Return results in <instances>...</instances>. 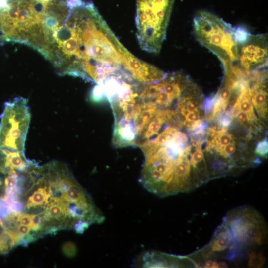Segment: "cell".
Returning a JSON list of instances; mask_svg holds the SVG:
<instances>
[{"instance_id":"e0dca14e","label":"cell","mask_w":268,"mask_h":268,"mask_svg":"<svg viewBox=\"0 0 268 268\" xmlns=\"http://www.w3.org/2000/svg\"><path fill=\"white\" fill-rule=\"evenodd\" d=\"M30 229V228L27 225L20 223L18 224L17 227V231L19 237L21 239V241L22 238H26L28 236Z\"/></svg>"},{"instance_id":"3957f363","label":"cell","mask_w":268,"mask_h":268,"mask_svg":"<svg viewBox=\"0 0 268 268\" xmlns=\"http://www.w3.org/2000/svg\"><path fill=\"white\" fill-rule=\"evenodd\" d=\"M222 222L231 239L232 261L244 257L251 249L266 242L267 228L262 215L252 207H239L229 211Z\"/></svg>"},{"instance_id":"8fae6325","label":"cell","mask_w":268,"mask_h":268,"mask_svg":"<svg viewBox=\"0 0 268 268\" xmlns=\"http://www.w3.org/2000/svg\"><path fill=\"white\" fill-rule=\"evenodd\" d=\"M164 122L170 127L176 129H180L183 125L177 111L173 110L165 109L160 110Z\"/></svg>"},{"instance_id":"9a60e30c","label":"cell","mask_w":268,"mask_h":268,"mask_svg":"<svg viewBox=\"0 0 268 268\" xmlns=\"http://www.w3.org/2000/svg\"><path fill=\"white\" fill-rule=\"evenodd\" d=\"M62 253L67 257H72L75 255L76 249L74 244L70 242H66L62 246Z\"/></svg>"},{"instance_id":"9c48e42d","label":"cell","mask_w":268,"mask_h":268,"mask_svg":"<svg viewBox=\"0 0 268 268\" xmlns=\"http://www.w3.org/2000/svg\"><path fill=\"white\" fill-rule=\"evenodd\" d=\"M157 106L152 102H142L133 118L136 135L138 137L157 112Z\"/></svg>"},{"instance_id":"30bf717a","label":"cell","mask_w":268,"mask_h":268,"mask_svg":"<svg viewBox=\"0 0 268 268\" xmlns=\"http://www.w3.org/2000/svg\"><path fill=\"white\" fill-rule=\"evenodd\" d=\"M165 123L160 111L157 112L148 123L142 133L139 135L140 140L136 142L135 145L146 141L156 134H158L159 131Z\"/></svg>"},{"instance_id":"4fadbf2b","label":"cell","mask_w":268,"mask_h":268,"mask_svg":"<svg viewBox=\"0 0 268 268\" xmlns=\"http://www.w3.org/2000/svg\"><path fill=\"white\" fill-rule=\"evenodd\" d=\"M268 152V142L267 138L259 141L254 149V153L258 157L266 158Z\"/></svg>"},{"instance_id":"2e32d148","label":"cell","mask_w":268,"mask_h":268,"mask_svg":"<svg viewBox=\"0 0 268 268\" xmlns=\"http://www.w3.org/2000/svg\"><path fill=\"white\" fill-rule=\"evenodd\" d=\"M18 223L28 226L30 229L32 223V214L19 213L17 219Z\"/></svg>"},{"instance_id":"5bb4252c","label":"cell","mask_w":268,"mask_h":268,"mask_svg":"<svg viewBox=\"0 0 268 268\" xmlns=\"http://www.w3.org/2000/svg\"><path fill=\"white\" fill-rule=\"evenodd\" d=\"M218 126L222 128H227L231 124L233 119L231 115L226 111L220 114L215 119Z\"/></svg>"},{"instance_id":"5b68a950","label":"cell","mask_w":268,"mask_h":268,"mask_svg":"<svg viewBox=\"0 0 268 268\" xmlns=\"http://www.w3.org/2000/svg\"><path fill=\"white\" fill-rule=\"evenodd\" d=\"M30 121L29 107L25 98H17L7 103L0 127V149L24 152Z\"/></svg>"},{"instance_id":"7c38bea8","label":"cell","mask_w":268,"mask_h":268,"mask_svg":"<svg viewBox=\"0 0 268 268\" xmlns=\"http://www.w3.org/2000/svg\"><path fill=\"white\" fill-rule=\"evenodd\" d=\"M266 258L262 253L258 251H251L248 254L247 266L249 267L260 268L263 266Z\"/></svg>"},{"instance_id":"7a4b0ae2","label":"cell","mask_w":268,"mask_h":268,"mask_svg":"<svg viewBox=\"0 0 268 268\" xmlns=\"http://www.w3.org/2000/svg\"><path fill=\"white\" fill-rule=\"evenodd\" d=\"M196 39L215 54L224 69L237 66L239 43L236 28L206 11H199L193 19Z\"/></svg>"},{"instance_id":"277c9868","label":"cell","mask_w":268,"mask_h":268,"mask_svg":"<svg viewBox=\"0 0 268 268\" xmlns=\"http://www.w3.org/2000/svg\"><path fill=\"white\" fill-rule=\"evenodd\" d=\"M174 0H136V35L142 50L152 53L160 51Z\"/></svg>"},{"instance_id":"d6986e66","label":"cell","mask_w":268,"mask_h":268,"mask_svg":"<svg viewBox=\"0 0 268 268\" xmlns=\"http://www.w3.org/2000/svg\"><path fill=\"white\" fill-rule=\"evenodd\" d=\"M43 3H47L50 0H36Z\"/></svg>"},{"instance_id":"52a82bcc","label":"cell","mask_w":268,"mask_h":268,"mask_svg":"<svg viewBox=\"0 0 268 268\" xmlns=\"http://www.w3.org/2000/svg\"><path fill=\"white\" fill-rule=\"evenodd\" d=\"M141 265L143 267H184L196 266L194 261L188 256H180L159 252H148L143 256Z\"/></svg>"},{"instance_id":"8992f818","label":"cell","mask_w":268,"mask_h":268,"mask_svg":"<svg viewBox=\"0 0 268 268\" xmlns=\"http://www.w3.org/2000/svg\"><path fill=\"white\" fill-rule=\"evenodd\" d=\"M237 67L249 75L253 71L266 68L268 38L266 34L253 35L247 32L238 40Z\"/></svg>"},{"instance_id":"ac0fdd59","label":"cell","mask_w":268,"mask_h":268,"mask_svg":"<svg viewBox=\"0 0 268 268\" xmlns=\"http://www.w3.org/2000/svg\"><path fill=\"white\" fill-rule=\"evenodd\" d=\"M10 0H0V11L6 8L9 3Z\"/></svg>"},{"instance_id":"6da1fadb","label":"cell","mask_w":268,"mask_h":268,"mask_svg":"<svg viewBox=\"0 0 268 268\" xmlns=\"http://www.w3.org/2000/svg\"><path fill=\"white\" fill-rule=\"evenodd\" d=\"M45 18L41 53L60 73L98 84L122 66L127 50L92 2L78 0Z\"/></svg>"},{"instance_id":"ba28073f","label":"cell","mask_w":268,"mask_h":268,"mask_svg":"<svg viewBox=\"0 0 268 268\" xmlns=\"http://www.w3.org/2000/svg\"><path fill=\"white\" fill-rule=\"evenodd\" d=\"M136 136L132 120L124 117L115 119L113 137L115 146L122 147L135 145Z\"/></svg>"}]
</instances>
